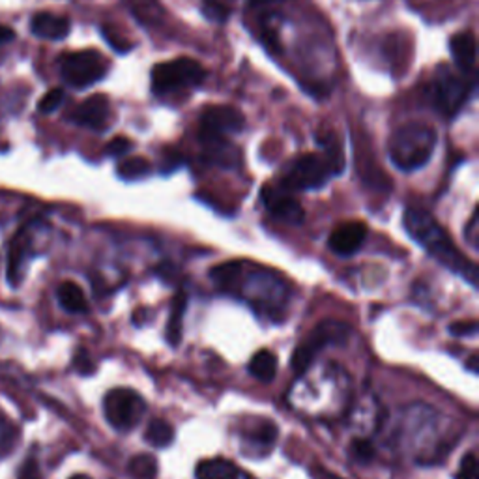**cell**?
Here are the masks:
<instances>
[{
	"label": "cell",
	"instance_id": "cell-36",
	"mask_svg": "<svg viewBox=\"0 0 479 479\" xmlns=\"http://www.w3.org/2000/svg\"><path fill=\"white\" fill-rule=\"evenodd\" d=\"M279 3H285V0H251L249 6L259 10V8H269V6L279 5Z\"/></svg>",
	"mask_w": 479,
	"mask_h": 479
},
{
	"label": "cell",
	"instance_id": "cell-14",
	"mask_svg": "<svg viewBox=\"0 0 479 479\" xmlns=\"http://www.w3.org/2000/svg\"><path fill=\"white\" fill-rule=\"evenodd\" d=\"M200 142L204 148V158L210 163H214L223 169H234L238 165L240 154H238V150L229 142L227 137L200 135Z\"/></svg>",
	"mask_w": 479,
	"mask_h": 479
},
{
	"label": "cell",
	"instance_id": "cell-9",
	"mask_svg": "<svg viewBox=\"0 0 479 479\" xmlns=\"http://www.w3.org/2000/svg\"><path fill=\"white\" fill-rule=\"evenodd\" d=\"M470 90L472 84H468L464 77L452 72H444L433 79L427 96L438 112H442L444 116H454L466 103Z\"/></svg>",
	"mask_w": 479,
	"mask_h": 479
},
{
	"label": "cell",
	"instance_id": "cell-21",
	"mask_svg": "<svg viewBox=\"0 0 479 479\" xmlns=\"http://www.w3.org/2000/svg\"><path fill=\"white\" fill-rule=\"evenodd\" d=\"M251 376L260 382H272L278 375V356L272 350H260L257 352L248 366Z\"/></svg>",
	"mask_w": 479,
	"mask_h": 479
},
{
	"label": "cell",
	"instance_id": "cell-17",
	"mask_svg": "<svg viewBox=\"0 0 479 479\" xmlns=\"http://www.w3.org/2000/svg\"><path fill=\"white\" fill-rule=\"evenodd\" d=\"M455 64L463 72H470L475 66V36L472 33H459L449 42Z\"/></svg>",
	"mask_w": 479,
	"mask_h": 479
},
{
	"label": "cell",
	"instance_id": "cell-26",
	"mask_svg": "<svg viewBox=\"0 0 479 479\" xmlns=\"http://www.w3.org/2000/svg\"><path fill=\"white\" fill-rule=\"evenodd\" d=\"M130 6L144 24H156L161 19V8L156 0H130Z\"/></svg>",
	"mask_w": 479,
	"mask_h": 479
},
{
	"label": "cell",
	"instance_id": "cell-31",
	"mask_svg": "<svg viewBox=\"0 0 479 479\" xmlns=\"http://www.w3.org/2000/svg\"><path fill=\"white\" fill-rule=\"evenodd\" d=\"M132 146L133 144H132V141L128 137L120 135V137H114V139L109 141V144L105 146V152L111 158H120V156H126L132 150Z\"/></svg>",
	"mask_w": 479,
	"mask_h": 479
},
{
	"label": "cell",
	"instance_id": "cell-12",
	"mask_svg": "<svg viewBox=\"0 0 479 479\" xmlns=\"http://www.w3.org/2000/svg\"><path fill=\"white\" fill-rule=\"evenodd\" d=\"M367 238V225L362 221H348L334 229L327 240V246L336 255L348 257L362 249Z\"/></svg>",
	"mask_w": 479,
	"mask_h": 479
},
{
	"label": "cell",
	"instance_id": "cell-2",
	"mask_svg": "<svg viewBox=\"0 0 479 479\" xmlns=\"http://www.w3.org/2000/svg\"><path fill=\"white\" fill-rule=\"evenodd\" d=\"M403 223L414 242L422 246L436 262H440L447 269H452L454 274L468 281L472 287L477 285L475 264L457 249L454 240L447 236L442 225L427 210L406 208Z\"/></svg>",
	"mask_w": 479,
	"mask_h": 479
},
{
	"label": "cell",
	"instance_id": "cell-4",
	"mask_svg": "<svg viewBox=\"0 0 479 479\" xmlns=\"http://www.w3.org/2000/svg\"><path fill=\"white\" fill-rule=\"evenodd\" d=\"M206 70L193 58L182 56L171 63L156 64L152 70V90L158 96L172 94L178 90L197 88L206 79Z\"/></svg>",
	"mask_w": 479,
	"mask_h": 479
},
{
	"label": "cell",
	"instance_id": "cell-18",
	"mask_svg": "<svg viewBox=\"0 0 479 479\" xmlns=\"http://www.w3.org/2000/svg\"><path fill=\"white\" fill-rule=\"evenodd\" d=\"M186 308H188V296L184 290H178L172 299V308H171L169 324H167V341L172 347H178L180 341H182Z\"/></svg>",
	"mask_w": 479,
	"mask_h": 479
},
{
	"label": "cell",
	"instance_id": "cell-20",
	"mask_svg": "<svg viewBox=\"0 0 479 479\" xmlns=\"http://www.w3.org/2000/svg\"><path fill=\"white\" fill-rule=\"evenodd\" d=\"M56 298H58V304L64 311L79 315V313H86L88 311V302L84 298L83 288L73 283V281H64L63 285L58 287L56 290Z\"/></svg>",
	"mask_w": 479,
	"mask_h": 479
},
{
	"label": "cell",
	"instance_id": "cell-30",
	"mask_svg": "<svg viewBox=\"0 0 479 479\" xmlns=\"http://www.w3.org/2000/svg\"><path fill=\"white\" fill-rule=\"evenodd\" d=\"M455 479H479V464L475 452H468L459 464V470L455 474Z\"/></svg>",
	"mask_w": 479,
	"mask_h": 479
},
{
	"label": "cell",
	"instance_id": "cell-8",
	"mask_svg": "<svg viewBox=\"0 0 479 479\" xmlns=\"http://www.w3.org/2000/svg\"><path fill=\"white\" fill-rule=\"evenodd\" d=\"M329 176H332V171L322 154H304L288 165L281 186L288 191L320 190L326 186Z\"/></svg>",
	"mask_w": 479,
	"mask_h": 479
},
{
	"label": "cell",
	"instance_id": "cell-37",
	"mask_svg": "<svg viewBox=\"0 0 479 479\" xmlns=\"http://www.w3.org/2000/svg\"><path fill=\"white\" fill-rule=\"evenodd\" d=\"M475 225H477V216L474 214L472 220H470V225H468V230H470V232H468V240H470V244H472L474 248L477 246V240H475V234H477V232H475Z\"/></svg>",
	"mask_w": 479,
	"mask_h": 479
},
{
	"label": "cell",
	"instance_id": "cell-22",
	"mask_svg": "<svg viewBox=\"0 0 479 479\" xmlns=\"http://www.w3.org/2000/svg\"><path fill=\"white\" fill-rule=\"evenodd\" d=\"M320 148H322V158L326 160L332 176H337L345 171V154L341 150V144L334 133H326L324 137L318 139Z\"/></svg>",
	"mask_w": 479,
	"mask_h": 479
},
{
	"label": "cell",
	"instance_id": "cell-28",
	"mask_svg": "<svg viewBox=\"0 0 479 479\" xmlns=\"http://www.w3.org/2000/svg\"><path fill=\"white\" fill-rule=\"evenodd\" d=\"M350 455L356 463L359 464H367L375 459V447L369 440L366 438H356L352 444H350Z\"/></svg>",
	"mask_w": 479,
	"mask_h": 479
},
{
	"label": "cell",
	"instance_id": "cell-33",
	"mask_svg": "<svg viewBox=\"0 0 479 479\" xmlns=\"http://www.w3.org/2000/svg\"><path fill=\"white\" fill-rule=\"evenodd\" d=\"M17 479H42L40 466H38V463H36V459L30 457V459L24 461V464H23L21 470H19Z\"/></svg>",
	"mask_w": 479,
	"mask_h": 479
},
{
	"label": "cell",
	"instance_id": "cell-35",
	"mask_svg": "<svg viewBox=\"0 0 479 479\" xmlns=\"http://www.w3.org/2000/svg\"><path fill=\"white\" fill-rule=\"evenodd\" d=\"M14 38H15V33H14V30H12L10 26H6V24H0V45L12 42Z\"/></svg>",
	"mask_w": 479,
	"mask_h": 479
},
{
	"label": "cell",
	"instance_id": "cell-39",
	"mask_svg": "<svg viewBox=\"0 0 479 479\" xmlns=\"http://www.w3.org/2000/svg\"><path fill=\"white\" fill-rule=\"evenodd\" d=\"M70 479H93V477L86 475V474H75V475H72Z\"/></svg>",
	"mask_w": 479,
	"mask_h": 479
},
{
	"label": "cell",
	"instance_id": "cell-5",
	"mask_svg": "<svg viewBox=\"0 0 479 479\" xmlns=\"http://www.w3.org/2000/svg\"><path fill=\"white\" fill-rule=\"evenodd\" d=\"M350 326L341 320H322L313 332L309 334L308 341L299 345L292 354V369L296 375H304L317 354L327 345H343L348 341Z\"/></svg>",
	"mask_w": 479,
	"mask_h": 479
},
{
	"label": "cell",
	"instance_id": "cell-11",
	"mask_svg": "<svg viewBox=\"0 0 479 479\" xmlns=\"http://www.w3.org/2000/svg\"><path fill=\"white\" fill-rule=\"evenodd\" d=\"M260 199L268 212L279 221H285L288 225H299L306 218L304 206L283 186H264Z\"/></svg>",
	"mask_w": 479,
	"mask_h": 479
},
{
	"label": "cell",
	"instance_id": "cell-29",
	"mask_svg": "<svg viewBox=\"0 0 479 479\" xmlns=\"http://www.w3.org/2000/svg\"><path fill=\"white\" fill-rule=\"evenodd\" d=\"M64 100H66V93H64L63 88H51L49 93L40 100L38 109H40V112H44V114H51V112H54L56 109H60V105L64 103Z\"/></svg>",
	"mask_w": 479,
	"mask_h": 479
},
{
	"label": "cell",
	"instance_id": "cell-24",
	"mask_svg": "<svg viewBox=\"0 0 479 479\" xmlns=\"http://www.w3.org/2000/svg\"><path fill=\"white\" fill-rule=\"evenodd\" d=\"M158 470H160L158 461L150 454H139L132 457L128 463V472L137 479H156Z\"/></svg>",
	"mask_w": 479,
	"mask_h": 479
},
{
	"label": "cell",
	"instance_id": "cell-6",
	"mask_svg": "<svg viewBox=\"0 0 479 479\" xmlns=\"http://www.w3.org/2000/svg\"><path fill=\"white\" fill-rule=\"evenodd\" d=\"M107 60L94 49L75 51L60 60V75L73 88H88L102 81L107 73Z\"/></svg>",
	"mask_w": 479,
	"mask_h": 479
},
{
	"label": "cell",
	"instance_id": "cell-15",
	"mask_svg": "<svg viewBox=\"0 0 479 479\" xmlns=\"http://www.w3.org/2000/svg\"><path fill=\"white\" fill-rule=\"evenodd\" d=\"M72 30V23L68 17L54 15V14H36L30 21V33L36 38L49 40V42H60L68 38Z\"/></svg>",
	"mask_w": 479,
	"mask_h": 479
},
{
	"label": "cell",
	"instance_id": "cell-19",
	"mask_svg": "<svg viewBox=\"0 0 479 479\" xmlns=\"http://www.w3.org/2000/svg\"><path fill=\"white\" fill-rule=\"evenodd\" d=\"M197 479H238L240 470L232 461L216 457L200 461L195 468Z\"/></svg>",
	"mask_w": 479,
	"mask_h": 479
},
{
	"label": "cell",
	"instance_id": "cell-32",
	"mask_svg": "<svg viewBox=\"0 0 479 479\" xmlns=\"http://www.w3.org/2000/svg\"><path fill=\"white\" fill-rule=\"evenodd\" d=\"M449 334L455 337H470L477 334V322L475 320H459L449 326Z\"/></svg>",
	"mask_w": 479,
	"mask_h": 479
},
{
	"label": "cell",
	"instance_id": "cell-23",
	"mask_svg": "<svg viewBox=\"0 0 479 479\" xmlns=\"http://www.w3.org/2000/svg\"><path fill=\"white\" fill-rule=\"evenodd\" d=\"M144 440L156 447H167L174 440V429L165 419H152L144 431Z\"/></svg>",
	"mask_w": 479,
	"mask_h": 479
},
{
	"label": "cell",
	"instance_id": "cell-25",
	"mask_svg": "<svg viewBox=\"0 0 479 479\" xmlns=\"http://www.w3.org/2000/svg\"><path fill=\"white\" fill-rule=\"evenodd\" d=\"M150 171H152V165H150L148 160L139 158V156L120 161V165L116 169L118 176L128 180V182H132V180H141V178L148 176Z\"/></svg>",
	"mask_w": 479,
	"mask_h": 479
},
{
	"label": "cell",
	"instance_id": "cell-38",
	"mask_svg": "<svg viewBox=\"0 0 479 479\" xmlns=\"http://www.w3.org/2000/svg\"><path fill=\"white\" fill-rule=\"evenodd\" d=\"M466 367H468V371H472V373H477V356H475V354H472V356H470V359H468Z\"/></svg>",
	"mask_w": 479,
	"mask_h": 479
},
{
	"label": "cell",
	"instance_id": "cell-40",
	"mask_svg": "<svg viewBox=\"0 0 479 479\" xmlns=\"http://www.w3.org/2000/svg\"><path fill=\"white\" fill-rule=\"evenodd\" d=\"M326 477H327V479H339V477H336V475H332V474H326Z\"/></svg>",
	"mask_w": 479,
	"mask_h": 479
},
{
	"label": "cell",
	"instance_id": "cell-34",
	"mask_svg": "<svg viewBox=\"0 0 479 479\" xmlns=\"http://www.w3.org/2000/svg\"><path fill=\"white\" fill-rule=\"evenodd\" d=\"M103 38L111 44V47L118 53H128L132 49V44L122 40V38H116L112 33H111V28H103Z\"/></svg>",
	"mask_w": 479,
	"mask_h": 479
},
{
	"label": "cell",
	"instance_id": "cell-7",
	"mask_svg": "<svg viewBox=\"0 0 479 479\" xmlns=\"http://www.w3.org/2000/svg\"><path fill=\"white\" fill-rule=\"evenodd\" d=\"M146 412L144 399L130 387H114L103 399V414L116 431H130Z\"/></svg>",
	"mask_w": 479,
	"mask_h": 479
},
{
	"label": "cell",
	"instance_id": "cell-1",
	"mask_svg": "<svg viewBox=\"0 0 479 479\" xmlns=\"http://www.w3.org/2000/svg\"><path fill=\"white\" fill-rule=\"evenodd\" d=\"M210 278L220 288L246 302L259 317L272 322H281L287 317L290 288L272 269L232 260L212 268Z\"/></svg>",
	"mask_w": 479,
	"mask_h": 479
},
{
	"label": "cell",
	"instance_id": "cell-16",
	"mask_svg": "<svg viewBox=\"0 0 479 479\" xmlns=\"http://www.w3.org/2000/svg\"><path fill=\"white\" fill-rule=\"evenodd\" d=\"M278 435H279V431H278V425L274 422H268V419H255V425H251L244 433V438L248 440V444L255 445L257 452L266 454L274 447Z\"/></svg>",
	"mask_w": 479,
	"mask_h": 479
},
{
	"label": "cell",
	"instance_id": "cell-3",
	"mask_svg": "<svg viewBox=\"0 0 479 479\" xmlns=\"http://www.w3.org/2000/svg\"><path fill=\"white\" fill-rule=\"evenodd\" d=\"M436 148V132L422 122H408L401 126L392 139L387 150L392 163L405 172L422 169L433 158Z\"/></svg>",
	"mask_w": 479,
	"mask_h": 479
},
{
	"label": "cell",
	"instance_id": "cell-27",
	"mask_svg": "<svg viewBox=\"0 0 479 479\" xmlns=\"http://www.w3.org/2000/svg\"><path fill=\"white\" fill-rule=\"evenodd\" d=\"M234 3H236V0H204L202 12H204V15L208 19L223 23V21L229 19Z\"/></svg>",
	"mask_w": 479,
	"mask_h": 479
},
{
	"label": "cell",
	"instance_id": "cell-13",
	"mask_svg": "<svg viewBox=\"0 0 479 479\" xmlns=\"http://www.w3.org/2000/svg\"><path fill=\"white\" fill-rule=\"evenodd\" d=\"M109 116H111V105H109L107 96L94 94V96H90L88 100H84L73 111L72 120L83 128L102 132L109 124Z\"/></svg>",
	"mask_w": 479,
	"mask_h": 479
},
{
	"label": "cell",
	"instance_id": "cell-10",
	"mask_svg": "<svg viewBox=\"0 0 479 479\" xmlns=\"http://www.w3.org/2000/svg\"><path fill=\"white\" fill-rule=\"evenodd\" d=\"M246 126V118L238 109L230 105L206 107L200 116V135L229 137L240 133Z\"/></svg>",
	"mask_w": 479,
	"mask_h": 479
}]
</instances>
